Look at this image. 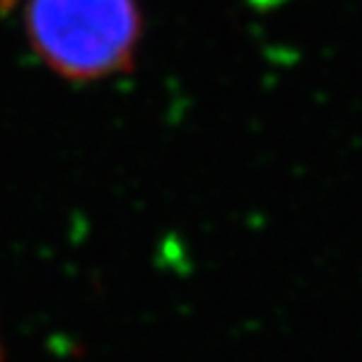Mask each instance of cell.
Here are the masks:
<instances>
[{
  "label": "cell",
  "mask_w": 362,
  "mask_h": 362,
  "mask_svg": "<svg viewBox=\"0 0 362 362\" xmlns=\"http://www.w3.org/2000/svg\"><path fill=\"white\" fill-rule=\"evenodd\" d=\"M136 0H26V35L64 78L97 81L125 69L139 40Z\"/></svg>",
  "instance_id": "cell-1"
}]
</instances>
